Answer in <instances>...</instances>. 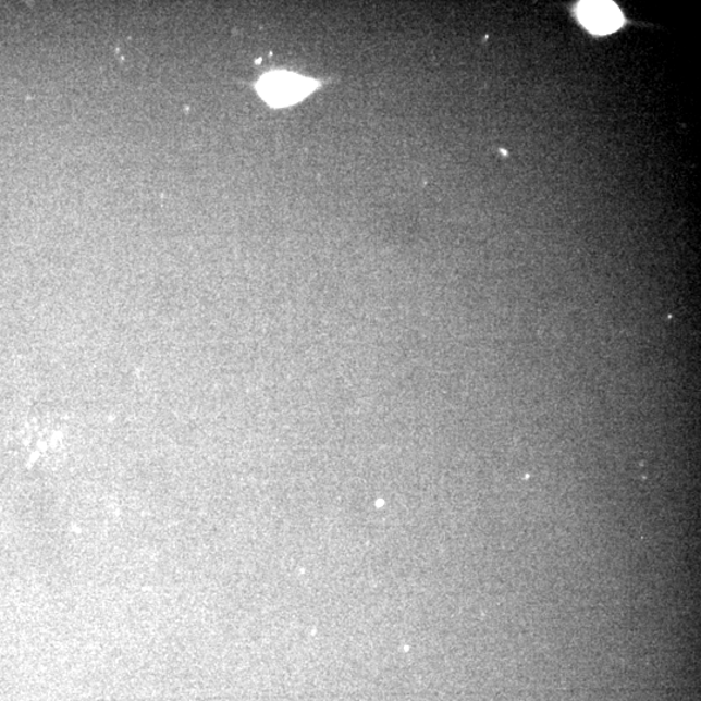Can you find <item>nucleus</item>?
<instances>
[{
    "label": "nucleus",
    "instance_id": "obj_2",
    "mask_svg": "<svg viewBox=\"0 0 701 701\" xmlns=\"http://www.w3.org/2000/svg\"><path fill=\"white\" fill-rule=\"evenodd\" d=\"M577 15L585 28L598 36L611 35L624 24L622 11L612 2H583Z\"/></svg>",
    "mask_w": 701,
    "mask_h": 701
},
{
    "label": "nucleus",
    "instance_id": "obj_1",
    "mask_svg": "<svg viewBox=\"0 0 701 701\" xmlns=\"http://www.w3.org/2000/svg\"><path fill=\"white\" fill-rule=\"evenodd\" d=\"M319 86V81L299 74L272 72L259 81L258 91L269 106L281 108L299 103Z\"/></svg>",
    "mask_w": 701,
    "mask_h": 701
}]
</instances>
